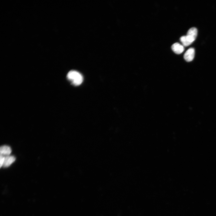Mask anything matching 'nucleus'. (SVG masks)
<instances>
[{
	"instance_id": "nucleus-1",
	"label": "nucleus",
	"mask_w": 216,
	"mask_h": 216,
	"mask_svg": "<svg viewBox=\"0 0 216 216\" xmlns=\"http://www.w3.org/2000/svg\"><path fill=\"white\" fill-rule=\"evenodd\" d=\"M67 77L71 84L75 86L80 85L83 81V77L81 74L74 70L70 71L67 74Z\"/></svg>"
},
{
	"instance_id": "nucleus-2",
	"label": "nucleus",
	"mask_w": 216,
	"mask_h": 216,
	"mask_svg": "<svg viewBox=\"0 0 216 216\" xmlns=\"http://www.w3.org/2000/svg\"><path fill=\"white\" fill-rule=\"evenodd\" d=\"M197 34V28L195 27H192L189 29L186 36L188 40L192 43L196 39Z\"/></svg>"
},
{
	"instance_id": "nucleus-3",
	"label": "nucleus",
	"mask_w": 216,
	"mask_h": 216,
	"mask_svg": "<svg viewBox=\"0 0 216 216\" xmlns=\"http://www.w3.org/2000/svg\"><path fill=\"white\" fill-rule=\"evenodd\" d=\"M195 55V50L194 48H190L185 52L184 55V59L188 62L191 61L194 59Z\"/></svg>"
},
{
	"instance_id": "nucleus-4",
	"label": "nucleus",
	"mask_w": 216,
	"mask_h": 216,
	"mask_svg": "<svg viewBox=\"0 0 216 216\" xmlns=\"http://www.w3.org/2000/svg\"><path fill=\"white\" fill-rule=\"evenodd\" d=\"M171 47L173 52L178 54H181L184 50L183 46L178 43H175L172 45Z\"/></svg>"
},
{
	"instance_id": "nucleus-5",
	"label": "nucleus",
	"mask_w": 216,
	"mask_h": 216,
	"mask_svg": "<svg viewBox=\"0 0 216 216\" xmlns=\"http://www.w3.org/2000/svg\"><path fill=\"white\" fill-rule=\"evenodd\" d=\"M15 160V158L13 156H7L5 157L2 166L4 167H8L14 162Z\"/></svg>"
},
{
	"instance_id": "nucleus-6",
	"label": "nucleus",
	"mask_w": 216,
	"mask_h": 216,
	"mask_svg": "<svg viewBox=\"0 0 216 216\" xmlns=\"http://www.w3.org/2000/svg\"><path fill=\"white\" fill-rule=\"evenodd\" d=\"M12 150L11 148L9 146L4 145L1 147L0 148V154L8 156L10 154Z\"/></svg>"
},
{
	"instance_id": "nucleus-7",
	"label": "nucleus",
	"mask_w": 216,
	"mask_h": 216,
	"mask_svg": "<svg viewBox=\"0 0 216 216\" xmlns=\"http://www.w3.org/2000/svg\"><path fill=\"white\" fill-rule=\"evenodd\" d=\"M180 40L183 45L185 46H188L192 44L188 40L186 35L182 36L180 37Z\"/></svg>"
},
{
	"instance_id": "nucleus-8",
	"label": "nucleus",
	"mask_w": 216,
	"mask_h": 216,
	"mask_svg": "<svg viewBox=\"0 0 216 216\" xmlns=\"http://www.w3.org/2000/svg\"><path fill=\"white\" fill-rule=\"evenodd\" d=\"M5 157L4 156L0 155V166L1 168L2 166L3 165V164L4 159H5Z\"/></svg>"
}]
</instances>
